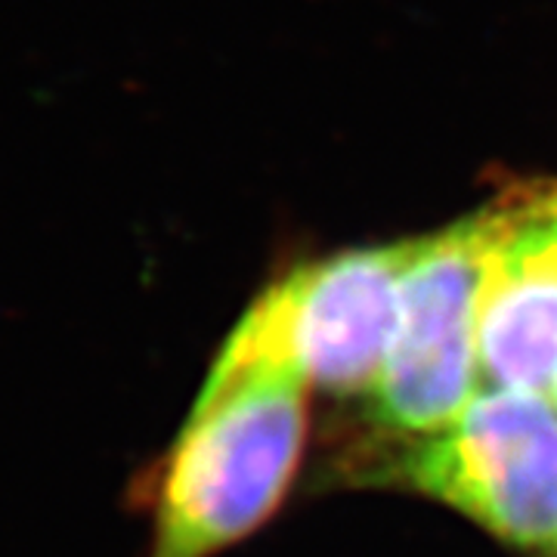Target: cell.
<instances>
[{
	"label": "cell",
	"instance_id": "obj_1",
	"mask_svg": "<svg viewBox=\"0 0 557 557\" xmlns=\"http://www.w3.org/2000/svg\"><path fill=\"white\" fill-rule=\"evenodd\" d=\"M310 381L242 319L149 471V557H211L278 505L300 458Z\"/></svg>",
	"mask_w": 557,
	"mask_h": 557
},
{
	"label": "cell",
	"instance_id": "obj_2",
	"mask_svg": "<svg viewBox=\"0 0 557 557\" xmlns=\"http://www.w3.org/2000/svg\"><path fill=\"white\" fill-rule=\"evenodd\" d=\"M418 493L498 539L557 555V403L490 387L394 465Z\"/></svg>",
	"mask_w": 557,
	"mask_h": 557
},
{
	"label": "cell",
	"instance_id": "obj_3",
	"mask_svg": "<svg viewBox=\"0 0 557 557\" xmlns=\"http://www.w3.org/2000/svg\"><path fill=\"white\" fill-rule=\"evenodd\" d=\"M493 214L416 242L399 288L397 329L375 387L387 428L428 437L449 428L474 399L480 369V298Z\"/></svg>",
	"mask_w": 557,
	"mask_h": 557
},
{
	"label": "cell",
	"instance_id": "obj_4",
	"mask_svg": "<svg viewBox=\"0 0 557 557\" xmlns=\"http://www.w3.org/2000/svg\"><path fill=\"white\" fill-rule=\"evenodd\" d=\"M412 255L416 242L317 260L270 285L245 319L295 359L310 384L335 394L375 391Z\"/></svg>",
	"mask_w": 557,
	"mask_h": 557
},
{
	"label": "cell",
	"instance_id": "obj_5",
	"mask_svg": "<svg viewBox=\"0 0 557 557\" xmlns=\"http://www.w3.org/2000/svg\"><path fill=\"white\" fill-rule=\"evenodd\" d=\"M478 347L493 387L555 399L557 189L493 211Z\"/></svg>",
	"mask_w": 557,
	"mask_h": 557
},
{
	"label": "cell",
	"instance_id": "obj_6",
	"mask_svg": "<svg viewBox=\"0 0 557 557\" xmlns=\"http://www.w3.org/2000/svg\"><path fill=\"white\" fill-rule=\"evenodd\" d=\"M555 403H557V394H555Z\"/></svg>",
	"mask_w": 557,
	"mask_h": 557
}]
</instances>
